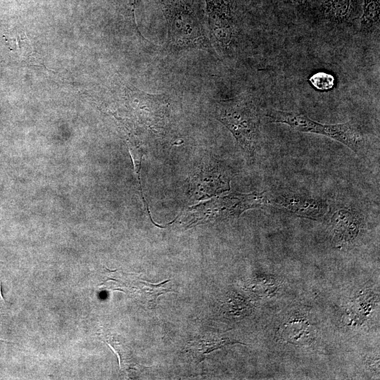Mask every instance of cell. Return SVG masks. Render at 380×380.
Instances as JSON below:
<instances>
[{"label": "cell", "instance_id": "1", "mask_svg": "<svg viewBox=\"0 0 380 380\" xmlns=\"http://www.w3.org/2000/svg\"><path fill=\"white\" fill-rule=\"evenodd\" d=\"M216 118L252 159L260 139V119L254 103L242 97L221 101L216 108Z\"/></svg>", "mask_w": 380, "mask_h": 380}, {"label": "cell", "instance_id": "2", "mask_svg": "<svg viewBox=\"0 0 380 380\" xmlns=\"http://www.w3.org/2000/svg\"><path fill=\"white\" fill-rule=\"evenodd\" d=\"M270 122L289 125L293 130L322 134L346 145L356 153L365 146V139L359 128L348 122L341 124H322L307 115L293 112L270 109L267 113Z\"/></svg>", "mask_w": 380, "mask_h": 380}, {"label": "cell", "instance_id": "3", "mask_svg": "<svg viewBox=\"0 0 380 380\" xmlns=\"http://www.w3.org/2000/svg\"><path fill=\"white\" fill-rule=\"evenodd\" d=\"M271 196L267 191L251 194L231 193L189 209L188 217L192 222L239 216L245 210L270 205Z\"/></svg>", "mask_w": 380, "mask_h": 380}, {"label": "cell", "instance_id": "4", "mask_svg": "<svg viewBox=\"0 0 380 380\" xmlns=\"http://www.w3.org/2000/svg\"><path fill=\"white\" fill-rule=\"evenodd\" d=\"M232 173L225 165L210 162L204 164L195 174L189 185L194 199H203L230 190Z\"/></svg>", "mask_w": 380, "mask_h": 380}, {"label": "cell", "instance_id": "5", "mask_svg": "<svg viewBox=\"0 0 380 380\" xmlns=\"http://www.w3.org/2000/svg\"><path fill=\"white\" fill-rule=\"evenodd\" d=\"M270 205L283 208L298 216L312 220L321 218L328 210V205L325 201L299 194L272 196Z\"/></svg>", "mask_w": 380, "mask_h": 380}, {"label": "cell", "instance_id": "6", "mask_svg": "<svg viewBox=\"0 0 380 380\" xmlns=\"http://www.w3.org/2000/svg\"><path fill=\"white\" fill-rule=\"evenodd\" d=\"M364 222L360 215L354 210L342 208L331 217L332 242L338 248L354 243L363 229Z\"/></svg>", "mask_w": 380, "mask_h": 380}, {"label": "cell", "instance_id": "7", "mask_svg": "<svg viewBox=\"0 0 380 380\" xmlns=\"http://www.w3.org/2000/svg\"><path fill=\"white\" fill-rule=\"evenodd\" d=\"M235 343L243 344L229 337L208 334L190 340L186 349L196 362H201L213 350Z\"/></svg>", "mask_w": 380, "mask_h": 380}, {"label": "cell", "instance_id": "8", "mask_svg": "<svg viewBox=\"0 0 380 380\" xmlns=\"http://www.w3.org/2000/svg\"><path fill=\"white\" fill-rule=\"evenodd\" d=\"M314 329L310 323L303 318L291 319L282 329V339L293 344L309 343L315 336Z\"/></svg>", "mask_w": 380, "mask_h": 380}, {"label": "cell", "instance_id": "9", "mask_svg": "<svg viewBox=\"0 0 380 380\" xmlns=\"http://www.w3.org/2000/svg\"><path fill=\"white\" fill-rule=\"evenodd\" d=\"M355 0H325L322 13L328 20L340 23L349 19L355 8Z\"/></svg>", "mask_w": 380, "mask_h": 380}, {"label": "cell", "instance_id": "10", "mask_svg": "<svg viewBox=\"0 0 380 380\" xmlns=\"http://www.w3.org/2000/svg\"><path fill=\"white\" fill-rule=\"evenodd\" d=\"M253 307L246 298L233 293L229 294L222 306V311L228 319H241L251 313Z\"/></svg>", "mask_w": 380, "mask_h": 380}, {"label": "cell", "instance_id": "11", "mask_svg": "<svg viewBox=\"0 0 380 380\" xmlns=\"http://www.w3.org/2000/svg\"><path fill=\"white\" fill-rule=\"evenodd\" d=\"M279 284L270 275L258 274L248 284V290L259 297H271L277 291Z\"/></svg>", "mask_w": 380, "mask_h": 380}, {"label": "cell", "instance_id": "12", "mask_svg": "<svg viewBox=\"0 0 380 380\" xmlns=\"http://www.w3.org/2000/svg\"><path fill=\"white\" fill-rule=\"evenodd\" d=\"M379 0H364V11L361 18V30L365 33L372 31L379 21Z\"/></svg>", "mask_w": 380, "mask_h": 380}, {"label": "cell", "instance_id": "13", "mask_svg": "<svg viewBox=\"0 0 380 380\" xmlns=\"http://www.w3.org/2000/svg\"><path fill=\"white\" fill-rule=\"evenodd\" d=\"M128 147H129V151L131 158L133 161L134 171H135V174H136L137 182H138L140 195L143 201L144 205L145 206V208L147 211V213L150 215L148 206L146 203V199L142 192L141 184V179H140V170H141V159H142V156H143V151L140 148V146H137L134 144L133 143H129L128 145Z\"/></svg>", "mask_w": 380, "mask_h": 380}, {"label": "cell", "instance_id": "14", "mask_svg": "<svg viewBox=\"0 0 380 380\" xmlns=\"http://www.w3.org/2000/svg\"><path fill=\"white\" fill-rule=\"evenodd\" d=\"M310 84L317 90L329 91L335 85L334 77L325 72H318L313 74L310 78Z\"/></svg>", "mask_w": 380, "mask_h": 380}, {"label": "cell", "instance_id": "15", "mask_svg": "<svg viewBox=\"0 0 380 380\" xmlns=\"http://www.w3.org/2000/svg\"><path fill=\"white\" fill-rule=\"evenodd\" d=\"M8 41L12 42L10 43L16 46L15 51L20 53L19 54L22 57L30 61L32 58L35 59L32 44L26 35L17 34L14 37L8 39Z\"/></svg>", "mask_w": 380, "mask_h": 380}, {"label": "cell", "instance_id": "16", "mask_svg": "<svg viewBox=\"0 0 380 380\" xmlns=\"http://www.w3.org/2000/svg\"><path fill=\"white\" fill-rule=\"evenodd\" d=\"M308 0H293V1L298 4H304Z\"/></svg>", "mask_w": 380, "mask_h": 380}, {"label": "cell", "instance_id": "17", "mask_svg": "<svg viewBox=\"0 0 380 380\" xmlns=\"http://www.w3.org/2000/svg\"><path fill=\"white\" fill-rule=\"evenodd\" d=\"M136 1L137 0H132L133 9H134V8H135Z\"/></svg>", "mask_w": 380, "mask_h": 380}]
</instances>
